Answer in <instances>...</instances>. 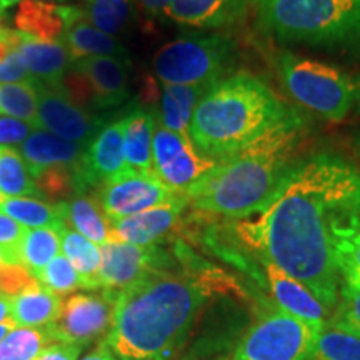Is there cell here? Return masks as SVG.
<instances>
[{
	"mask_svg": "<svg viewBox=\"0 0 360 360\" xmlns=\"http://www.w3.org/2000/svg\"><path fill=\"white\" fill-rule=\"evenodd\" d=\"M360 169L339 155L300 157L254 220L236 233L265 262L304 283L327 310L339 300L334 232Z\"/></svg>",
	"mask_w": 360,
	"mask_h": 360,
	"instance_id": "1",
	"label": "cell"
},
{
	"mask_svg": "<svg viewBox=\"0 0 360 360\" xmlns=\"http://www.w3.org/2000/svg\"><path fill=\"white\" fill-rule=\"evenodd\" d=\"M222 289L215 270H157L115 292L105 342L120 360H169L197 314Z\"/></svg>",
	"mask_w": 360,
	"mask_h": 360,
	"instance_id": "2",
	"label": "cell"
},
{
	"mask_svg": "<svg viewBox=\"0 0 360 360\" xmlns=\"http://www.w3.org/2000/svg\"><path fill=\"white\" fill-rule=\"evenodd\" d=\"M307 135V120L290 109L250 146L217 162L186 191L195 212L227 219H249L264 209L285 175Z\"/></svg>",
	"mask_w": 360,
	"mask_h": 360,
	"instance_id": "3",
	"label": "cell"
},
{
	"mask_svg": "<svg viewBox=\"0 0 360 360\" xmlns=\"http://www.w3.org/2000/svg\"><path fill=\"white\" fill-rule=\"evenodd\" d=\"M292 107L249 72L219 80L193 110L188 139L204 157L220 162L250 146Z\"/></svg>",
	"mask_w": 360,
	"mask_h": 360,
	"instance_id": "4",
	"label": "cell"
},
{
	"mask_svg": "<svg viewBox=\"0 0 360 360\" xmlns=\"http://www.w3.org/2000/svg\"><path fill=\"white\" fill-rule=\"evenodd\" d=\"M259 24L282 44L360 47V0H272L259 7Z\"/></svg>",
	"mask_w": 360,
	"mask_h": 360,
	"instance_id": "5",
	"label": "cell"
},
{
	"mask_svg": "<svg viewBox=\"0 0 360 360\" xmlns=\"http://www.w3.org/2000/svg\"><path fill=\"white\" fill-rule=\"evenodd\" d=\"M274 64L289 96L322 119L340 122L360 101V79L339 67L292 52L277 53Z\"/></svg>",
	"mask_w": 360,
	"mask_h": 360,
	"instance_id": "6",
	"label": "cell"
},
{
	"mask_svg": "<svg viewBox=\"0 0 360 360\" xmlns=\"http://www.w3.org/2000/svg\"><path fill=\"white\" fill-rule=\"evenodd\" d=\"M237 57V44L229 35H186L157 51L154 72L162 85L215 84L231 74Z\"/></svg>",
	"mask_w": 360,
	"mask_h": 360,
	"instance_id": "7",
	"label": "cell"
},
{
	"mask_svg": "<svg viewBox=\"0 0 360 360\" xmlns=\"http://www.w3.org/2000/svg\"><path fill=\"white\" fill-rule=\"evenodd\" d=\"M321 330L282 310H270L247 330L227 360H307Z\"/></svg>",
	"mask_w": 360,
	"mask_h": 360,
	"instance_id": "8",
	"label": "cell"
},
{
	"mask_svg": "<svg viewBox=\"0 0 360 360\" xmlns=\"http://www.w3.org/2000/svg\"><path fill=\"white\" fill-rule=\"evenodd\" d=\"M184 195L186 193L175 192L165 186L155 174L125 170L97 187L94 197L109 220H119L167 205Z\"/></svg>",
	"mask_w": 360,
	"mask_h": 360,
	"instance_id": "9",
	"label": "cell"
},
{
	"mask_svg": "<svg viewBox=\"0 0 360 360\" xmlns=\"http://www.w3.org/2000/svg\"><path fill=\"white\" fill-rule=\"evenodd\" d=\"M115 290L103 289L101 294H74L64 300L60 317L47 326L53 342L85 345L101 339L109 330L114 314Z\"/></svg>",
	"mask_w": 360,
	"mask_h": 360,
	"instance_id": "10",
	"label": "cell"
},
{
	"mask_svg": "<svg viewBox=\"0 0 360 360\" xmlns=\"http://www.w3.org/2000/svg\"><path fill=\"white\" fill-rule=\"evenodd\" d=\"M152 154L154 174L165 186L180 193H186L192 184L217 165L215 160L202 155L191 139L165 129L157 120Z\"/></svg>",
	"mask_w": 360,
	"mask_h": 360,
	"instance_id": "11",
	"label": "cell"
},
{
	"mask_svg": "<svg viewBox=\"0 0 360 360\" xmlns=\"http://www.w3.org/2000/svg\"><path fill=\"white\" fill-rule=\"evenodd\" d=\"M102 262L98 270L101 289L122 290L157 270L174 269L175 260L159 245H132L109 242L101 247Z\"/></svg>",
	"mask_w": 360,
	"mask_h": 360,
	"instance_id": "12",
	"label": "cell"
},
{
	"mask_svg": "<svg viewBox=\"0 0 360 360\" xmlns=\"http://www.w3.org/2000/svg\"><path fill=\"white\" fill-rule=\"evenodd\" d=\"M105 120L82 109L60 89L37 85V129H45L57 137L89 147Z\"/></svg>",
	"mask_w": 360,
	"mask_h": 360,
	"instance_id": "13",
	"label": "cell"
},
{
	"mask_svg": "<svg viewBox=\"0 0 360 360\" xmlns=\"http://www.w3.org/2000/svg\"><path fill=\"white\" fill-rule=\"evenodd\" d=\"M124 119L107 124L90 142L80 164L74 169L80 193L101 187L103 182L124 174Z\"/></svg>",
	"mask_w": 360,
	"mask_h": 360,
	"instance_id": "14",
	"label": "cell"
},
{
	"mask_svg": "<svg viewBox=\"0 0 360 360\" xmlns=\"http://www.w3.org/2000/svg\"><path fill=\"white\" fill-rule=\"evenodd\" d=\"M70 69L87 80L94 110H110L130 98L129 60L119 57H85L72 62Z\"/></svg>",
	"mask_w": 360,
	"mask_h": 360,
	"instance_id": "15",
	"label": "cell"
},
{
	"mask_svg": "<svg viewBox=\"0 0 360 360\" xmlns=\"http://www.w3.org/2000/svg\"><path fill=\"white\" fill-rule=\"evenodd\" d=\"M188 205L187 195L167 205L155 207L146 212L110 220V242L132 245H155L177 227L184 210Z\"/></svg>",
	"mask_w": 360,
	"mask_h": 360,
	"instance_id": "16",
	"label": "cell"
},
{
	"mask_svg": "<svg viewBox=\"0 0 360 360\" xmlns=\"http://www.w3.org/2000/svg\"><path fill=\"white\" fill-rule=\"evenodd\" d=\"M262 265L269 292L278 310L317 328L326 327L328 310L302 282L272 262L262 260Z\"/></svg>",
	"mask_w": 360,
	"mask_h": 360,
	"instance_id": "17",
	"label": "cell"
},
{
	"mask_svg": "<svg viewBox=\"0 0 360 360\" xmlns=\"http://www.w3.org/2000/svg\"><path fill=\"white\" fill-rule=\"evenodd\" d=\"M82 11L47 0H22L13 13V25L17 32L40 42H62L67 27Z\"/></svg>",
	"mask_w": 360,
	"mask_h": 360,
	"instance_id": "18",
	"label": "cell"
},
{
	"mask_svg": "<svg viewBox=\"0 0 360 360\" xmlns=\"http://www.w3.org/2000/svg\"><path fill=\"white\" fill-rule=\"evenodd\" d=\"M249 0H170L165 15L193 29H225L245 19Z\"/></svg>",
	"mask_w": 360,
	"mask_h": 360,
	"instance_id": "19",
	"label": "cell"
},
{
	"mask_svg": "<svg viewBox=\"0 0 360 360\" xmlns=\"http://www.w3.org/2000/svg\"><path fill=\"white\" fill-rule=\"evenodd\" d=\"M19 150L29 165L32 177H35L51 167L75 169L87 147L57 137L44 129H34L27 141L20 143Z\"/></svg>",
	"mask_w": 360,
	"mask_h": 360,
	"instance_id": "20",
	"label": "cell"
},
{
	"mask_svg": "<svg viewBox=\"0 0 360 360\" xmlns=\"http://www.w3.org/2000/svg\"><path fill=\"white\" fill-rule=\"evenodd\" d=\"M15 51L24 58L29 74L47 87L60 89L72 67L70 53L62 42H40L20 34Z\"/></svg>",
	"mask_w": 360,
	"mask_h": 360,
	"instance_id": "21",
	"label": "cell"
},
{
	"mask_svg": "<svg viewBox=\"0 0 360 360\" xmlns=\"http://www.w3.org/2000/svg\"><path fill=\"white\" fill-rule=\"evenodd\" d=\"M62 44L69 51L72 62L85 57H119L129 60V52L124 45L112 35L98 30L89 20L87 11H82L79 17L70 22Z\"/></svg>",
	"mask_w": 360,
	"mask_h": 360,
	"instance_id": "22",
	"label": "cell"
},
{
	"mask_svg": "<svg viewBox=\"0 0 360 360\" xmlns=\"http://www.w3.org/2000/svg\"><path fill=\"white\" fill-rule=\"evenodd\" d=\"M214 84L164 85L159 98V114L155 120L165 129L188 137V125L199 102Z\"/></svg>",
	"mask_w": 360,
	"mask_h": 360,
	"instance_id": "23",
	"label": "cell"
},
{
	"mask_svg": "<svg viewBox=\"0 0 360 360\" xmlns=\"http://www.w3.org/2000/svg\"><path fill=\"white\" fill-rule=\"evenodd\" d=\"M155 115L143 109H132L124 117V154L129 170L154 174Z\"/></svg>",
	"mask_w": 360,
	"mask_h": 360,
	"instance_id": "24",
	"label": "cell"
},
{
	"mask_svg": "<svg viewBox=\"0 0 360 360\" xmlns=\"http://www.w3.org/2000/svg\"><path fill=\"white\" fill-rule=\"evenodd\" d=\"M64 300L37 282L11 299V317L17 327L40 328L57 322Z\"/></svg>",
	"mask_w": 360,
	"mask_h": 360,
	"instance_id": "25",
	"label": "cell"
},
{
	"mask_svg": "<svg viewBox=\"0 0 360 360\" xmlns=\"http://www.w3.org/2000/svg\"><path fill=\"white\" fill-rule=\"evenodd\" d=\"M58 236H60V249L69 259V262L74 265V269L77 270L82 289H101V282H98V270H101L102 262L101 247L90 242L82 233L75 232L67 224L58 229Z\"/></svg>",
	"mask_w": 360,
	"mask_h": 360,
	"instance_id": "26",
	"label": "cell"
},
{
	"mask_svg": "<svg viewBox=\"0 0 360 360\" xmlns=\"http://www.w3.org/2000/svg\"><path fill=\"white\" fill-rule=\"evenodd\" d=\"M2 212L25 229H58L65 224V202H44L34 197H6Z\"/></svg>",
	"mask_w": 360,
	"mask_h": 360,
	"instance_id": "27",
	"label": "cell"
},
{
	"mask_svg": "<svg viewBox=\"0 0 360 360\" xmlns=\"http://www.w3.org/2000/svg\"><path fill=\"white\" fill-rule=\"evenodd\" d=\"M65 224L98 247L110 242V220L96 197L77 195L65 202Z\"/></svg>",
	"mask_w": 360,
	"mask_h": 360,
	"instance_id": "28",
	"label": "cell"
},
{
	"mask_svg": "<svg viewBox=\"0 0 360 360\" xmlns=\"http://www.w3.org/2000/svg\"><path fill=\"white\" fill-rule=\"evenodd\" d=\"M60 252V236L56 229H27L12 254V264L24 265L32 276L56 259Z\"/></svg>",
	"mask_w": 360,
	"mask_h": 360,
	"instance_id": "29",
	"label": "cell"
},
{
	"mask_svg": "<svg viewBox=\"0 0 360 360\" xmlns=\"http://www.w3.org/2000/svg\"><path fill=\"white\" fill-rule=\"evenodd\" d=\"M0 192L7 197L40 195L20 150L0 146Z\"/></svg>",
	"mask_w": 360,
	"mask_h": 360,
	"instance_id": "30",
	"label": "cell"
},
{
	"mask_svg": "<svg viewBox=\"0 0 360 360\" xmlns=\"http://www.w3.org/2000/svg\"><path fill=\"white\" fill-rule=\"evenodd\" d=\"M37 85L35 79L27 82L0 84V114L37 129Z\"/></svg>",
	"mask_w": 360,
	"mask_h": 360,
	"instance_id": "31",
	"label": "cell"
},
{
	"mask_svg": "<svg viewBox=\"0 0 360 360\" xmlns=\"http://www.w3.org/2000/svg\"><path fill=\"white\" fill-rule=\"evenodd\" d=\"M52 342L47 327H15L0 342V360H34Z\"/></svg>",
	"mask_w": 360,
	"mask_h": 360,
	"instance_id": "32",
	"label": "cell"
},
{
	"mask_svg": "<svg viewBox=\"0 0 360 360\" xmlns=\"http://www.w3.org/2000/svg\"><path fill=\"white\" fill-rule=\"evenodd\" d=\"M312 360H360V337L326 326L315 339Z\"/></svg>",
	"mask_w": 360,
	"mask_h": 360,
	"instance_id": "33",
	"label": "cell"
},
{
	"mask_svg": "<svg viewBox=\"0 0 360 360\" xmlns=\"http://www.w3.org/2000/svg\"><path fill=\"white\" fill-rule=\"evenodd\" d=\"M87 15L102 32L120 34L134 15V0H89Z\"/></svg>",
	"mask_w": 360,
	"mask_h": 360,
	"instance_id": "34",
	"label": "cell"
},
{
	"mask_svg": "<svg viewBox=\"0 0 360 360\" xmlns=\"http://www.w3.org/2000/svg\"><path fill=\"white\" fill-rule=\"evenodd\" d=\"M34 277L49 290L56 292L57 295H67L82 289V282H80L77 270L74 269V265L69 262V259L64 254H58Z\"/></svg>",
	"mask_w": 360,
	"mask_h": 360,
	"instance_id": "35",
	"label": "cell"
},
{
	"mask_svg": "<svg viewBox=\"0 0 360 360\" xmlns=\"http://www.w3.org/2000/svg\"><path fill=\"white\" fill-rule=\"evenodd\" d=\"M34 184L40 195L49 200H60L67 199V197L74 199V197L80 195L75 172L74 169L69 167L45 169L39 175H35Z\"/></svg>",
	"mask_w": 360,
	"mask_h": 360,
	"instance_id": "36",
	"label": "cell"
},
{
	"mask_svg": "<svg viewBox=\"0 0 360 360\" xmlns=\"http://www.w3.org/2000/svg\"><path fill=\"white\" fill-rule=\"evenodd\" d=\"M334 255L340 282L360 289V232L337 238L334 242Z\"/></svg>",
	"mask_w": 360,
	"mask_h": 360,
	"instance_id": "37",
	"label": "cell"
},
{
	"mask_svg": "<svg viewBox=\"0 0 360 360\" xmlns=\"http://www.w3.org/2000/svg\"><path fill=\"white\" fill-rule=\"evenodd\" d=\"M330 326L360 337V289L340 282L339 300Z\"/></svg>",
	"mask_w": 360,
	"mask_h": 360,
	"instance_id": "38",
	"label": "cell"
},
{
	"mask_svg": "<svg viewBox=\"0 0 360 360\" xmlns=\"http://www.w3.org/2000/svg\"><path fill=\"white\" fill-rule=\"evenodd\" d=\"M39 281L19 264H2L0 265V295L12 297L19 295Z\"/></svg>",
	"mask_w": 360,
	"mask_h": 360,
	"instance_id": "39",
	"label": "cell"
},
{
	"mask_svg": "<svg viewBox=\"0 0 360 360\" xmlns=\"http://www.w3.org/2000/svg\"><path fill=\"white\" fill-rule=\"evenodd\" d=\"M27 229L6 214H0V249L6 254V264H12V254Z\"/></svg>",
	"mask_w": 360,
	"mask_h": 360,
	"instance_id": "40",
	"label": "cell"
},
{
	"mask_svg": "<svg viewBox=\"0 0 360 360\" xmlns=\"http://www.w3.org/2000/svg\"><path fill=\"white\" fill-rule=\"evenodd\" d=\"M34 125L12 117H0V146H20L34 132Z\"/></svg>",
	"mask_w": 360,
	"mask_h": 360,
	"instance_id": "41",
	"label": "cell"
},
{
	"mask_svg": "<svg viewBox=\"0 0 360 360\" xmlns=\"http://www.w3.org/2000/svg\"><path fill=\"white\" fill-rule=\"evenodd\" d=\"M32 80L29 74L24 58L17 51H13L6 60L0 64V84H13V82H27Z\"/></svg>",
	"mask_w": 360,
	"mask_h": 360,
	"instance_id": "42",
	"label": "cell"
},
{
	"mask_svg": "<svg viewBox=\"0 0 360 360\" xmlns=\"http://www.w3.org/2000/svg\"><path fill=\"white\" fill-rule=\"evenodd\" d=\"M82 347L65 344V342H52L47 347L40 350L34 360H77Z\"/></svg>",
	"mask_w": 360,
	"mask_h": 360,
	"instance_id": "43",
	"label": "cell"
},
{
	"mask_svg": "<svg viewBox=\"0 0 360 360\" xmlns=\"http://www.w3.org/2000/svg\"><path fill=\"white\" fill-rule=\"evenodd\" d=\"M82 360H117V355L112 352V349L107 345L105 340H102L96 349L90 350Z\"/></svg>",
	"mask_w": 360,
	"mask_h": 360,
	"instance_id": "44",
	"label": "cell"
},
{
	"mask_svg": "<svg viewBox=\"0 0 360 360\" xmlns=\"http://www.w3.org/2000/svg\"><path fill=\"white\" fill-rule=\"evenodd\" d=\"M141 4L148 13L159 15V13H165V11H167L170 0H141Z\"/></svg>",
	"mask_w": 360,
	"mask_h": 360,
	"instance_id": "45",
	"label": "cell"
},
{
	"mask_svg": "<svg viewBox=\"0 0 360 360\" xmlns=\"http://www.w3.org/2000/svg\"><path fill=\"white\" fill-rule=\"evenodd\" d=\"M15 47L17 44L12 42V40H0V64L15 51Z\"/></svg>",
	"mask_w": 360,
	"mask_h": 360,
	"instance_id": "46",
	"label": "cell"
},
{
	"mask_svg": "<svg viewBox=\"0 0 360 360\" xmlns=\"http://www.w3.org/2000/svg\"><path fill=\"white\" fill-rule=\"evenodd\" d=\"M11 317V299L0 295V323L8 321Z\"/></svg>",
	"mask_w": 360,
	"mask_h": 360,
	"instance_id": "47",
	"label": "cell"
},
{
	"mask_svg": "<svg viewBox=\"0 0 360 360\" xmlns=\"http://www.w3.org/2000/svg\"><path fill=\"white\" fill-rule=\"evenodd\" d=\"M15 327H17V323L13 322L12 319H8V321L0 323V342L6 339V337L8 335V332H12Z\"/></svg>",
	"mask_w": 360,
	"mask_h": 360,
	"instance_id": "48",
	"label": "cell"
},
{
	"mask_svg": "<svg viewBox=\"0 0 360 360\" xmlns=\"http://www.w3.org/2000/svg\"><path fill=\"white\" fill-rule=\"evenodd\" d=\"M7 8H11L6 4V0H0V20L7 15Z\"/></svg>",
	"mask_w": 360,
	"mask_h": 360,
	"instance_id": "49",
	"label": "cell"
},
{
	"mask_svg": "<svg viewBox=\"0 0 360 360\" xmlns=\"http://www.w3.org/2000/svg\"><path fill=\"white\" fill-rule=\"evenodd\" d=\"M269 2H272V0H249V4H255L257 7L264 6V4H269Z\"/></svg>",
	"mask_w": 360,
	"mask_h": 360,
	"instance_id": "50",
	"label": "cell"
},
{
	"mask_svg": "<svg viewBox=\"0 0 360 360\" xmlns=\"http://www.w3.org/2000/svg\"><path fill=\"white\" fill-rule=\"evenodd\" d=\"M17 2H19V4H20V2H22V0H6V4H7V6H8V7L15 6V4H17Z\"/></svg>",
	"mask_w": 360,
	"mask_h": 360,
	"instance_id": "51",
	"label": "cell"
},
{
	"mask_svg": "<svg viewBox=\"0 0 360 360\" xmlns=\"http://www.w3.org/2000/svg\"><path fill=\"white\" fill-rule=\"evenodd\" d=\"M6 264V254H4V250L0 249V265Z\"/></svg>",
	"mask_w": 360,
	"mask_h": 360,
	"instance_id": "52",
	"label": "cell"
},
{
	"mask_svg": "<svg viewBox=\"0 0 360 360\" xmlns=\"http://www.w3.org/2000/svg\"><path fill=\"white\" fill-rule=\"evenodd\" d=\"M4 199H6V197L2 195V192H0V210H2V204H4Z\"/></svg>",
	"mask_w": 360,
	"mask_h": 360,
	"instance_id": "53",
	"label": "cell"
},
{
	"mask_svg": "<svg viewBox=\"0 0 360 360\" xmlns=\"http://www.w3.org/2000/svg\"><path fill=\"white\" fill-rule=\"evenodd\" d=\"M47 2H64V0H47Z\"/></svg>",
	"mask_w": 360,
	"mask_h": 360,
	"instance_id": "54",
	"label": "cell"
}]
</instances>
